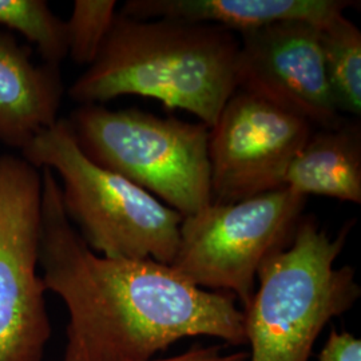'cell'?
Segmentation results:
<instances>
[{"mask_svg":"<svg viewBox=\"0 0 361 361\" xmlns=\"http://www.w3.org/2000/svg\"><path fill=\"white\" fill-rule=\"evenodd\" d=\"M39 267L68 310L62 361H146L186 337L246 344L237 298L190 284L154 259L104 257L67 219L55 174L42 169Z\"/></svg>","mask_w":361,"mask_h":361,"instance_id":"1","label":"cell"},{"mask_svg":"<svg viewBox=\"0 0 361 361\" xmlns=\"http://www.w3.org/2000/svg\"><path fill=\"white\" fill-rule=\"evenodd\" d=\"M238 50V35L222 27L116 13L102 50L68 97L80 106L123 95L154 98L210 129L237 90Z\"/></svg>","mask_w":361,"mask_h":361,"instance_id":"2","label":"cell"},{"mask_svg":"<svg viewBox=\"0 0 361 361\" xmlns=\"http://www.w3.org/2000/svg\"><path fill=\"white\" fill-rule=\"evenodd\" d=\"M353 224L331 237L302 217L292 244L261 264L258 289L243 310L247 361H310L325 325L356 304V271L335 268Z\"/></svg>","mask_w":361,"mask_h":361,"instance_id":"3","label":"cell"},{"mask_svg":"<svg viewBox=\"0 0 361 361\" xmlns=\"http://www.w3.org/2000/svg\"><path fill=\"white\" fill-rule=\"evenodd\" d=\"M32 166L61 178L66 216L99 256L170 265L180 244L183 217L154 195L92 162L67 119H58L22 152Z\"/></svg>","mask_w":361,"mask_h":361,"instance_id":"4","label":"cell"},{"mask_svg":"<svg viewBox=\"0 0 361 361\" xmlns=\"http://www.w3.org/2000/svg\"><path fill=\"white\" fill-rule=\"evenodd\" d=\"M82 152L190 217L212 204L209 129L137 109L85 104L67 119Z\"/></svg>","mask_w":361,"mask_h":361,"instance_id":"5","label":"cell"},{"mask_svg":"<svg viewBox=\"0 0 361 361\" xmlns=\"http://www.w3.org/2000/svg\"><path fill=\"white\" fill-rule=\"evenodd\" d=\"M307 198L280 188L185 217L170 267L194 286L226 292L245 308L261 264L292 244Z\"/></svg>","mask_w":361,"mask_h":361,"instance_id":"6","label":"cell"},{"mask_svg":"<svg viewBox=\"0 0 361 361\" xmlns=\"http://www.w3.org/2000/svg\"><path fill=\"white\" fill-rule=\"evenodd\" d=\"M42 173L0 155V361H43L51 336L38 274Z\"/></svg>","mask_w":361,"mask_h":361,"instance_id":"7","label":"cell"},{"mask_svg":"<svg viewBox=\"0 0 361 361\" xmlns=\"http://www.w3.org/2000/svg\"><path fill=\"white\" fill-rule=\"evenodd\" d=\"M313 129L276 104L234 91L209 129L212 204H234L283 188L286 169Z\"/></svg>","mask_w":361,"mask_h":361,"instance_id":"8","label":"cell"},{"mask_svg":"<svg viewBox=\"0 0 361 361\" xmlns=\"http://www.w3.org/2000/svg\"><path fill=\"white\" fill-rule=\"evenodd\" d=\"M235 75L237 90L276 104L313 128L345 123L326 77L319 27L286 22L240 34Z\"/></svg>","mask_w":361,"mask_h":361,"instance_id":"9","label":"cell"},{"mask_svg":"<svg viewBox=\"0 0 361 361\" xmlns=\"http://www.w3.org/2000/svg\"><path fill=\"white\" fill-rule=\"evenodd\" d=\"M353 0H129L121 13L140 20L176 19L213 25L240 35L286 22L322 27L348 8Z\"/></svg>","mask_w":361,"mask_h":361,"instance_id":"10","label":"cell"},{"mask_svg":"<svg viewBox=\"0 0 361 361\" xmlns=\"http://www.w3.org/2000/svg\"><path fill=\"white\" fill-rule=\"evenodd\" d=\"M63 95L59 67L35 65L28 50L0 31V142L22 153L58 122Z\"/></svg>","mask_w":361,"mask_h":361,"instance_id":"11","label":"cell"},{"mask_svg":"<svg viewBox=\"0 0 361 361\" xmlns=\"http://www.w3.org/2000/svg\"><path fill=\"white\" fill-rule=\"evenodd\" d=\"M283 188L305 198L316 194L360 204V125L312 133L286 169Z\"/></svg>","mask_w":361,"mask_h":361,"instance_id":"12","label":"cell"},{"mask_svg":"<svg viewBox=\"0 0 361 361\" xmlns=\"http://www.w3.org/2000/svg\"><path fill=\"white\" fill-rule=\"evenodd\" d=\"M324 65L340 113L360 116L361 32L345 15L320 28Z\"/></svg>","mask_w":361,"mask_h":361,"instance_id":"13","label":"cell"},{"mask_svg":"<svg viewBox=\"0 0 361 361\" xmlns=\"http://www.w3.org/2000/svg\"><path fill=\"white\" fill-rule=\"evenodd\" d=\"M0 26L34 43L47 65L59 67L68 55L66 22L44 0H0Z\"/></svg>","mask_w":361,"mask_h":361,"instance_id":"14","label":"cell"},{"mask_svg":"<svg viewBox=\"0 0 361 361\" xmlns=\"http://www.w3.org/2000/svg\"><path fill=\"white\" fill-rule=\"evenodd\" d=\"M116 0H75L66 22L67 49L73 62L89 66L102 50L116 20Z\"/></svg>","mask_w":361,"mask_h":361,"instance_id":"15","label":"cell"},{"mask_svg":"<svg viewBox=\"0 0 361 361\" xmlns=\"http://www.w3.org/2000/svg\"><path fill=\"white\" fill-rule=\"evenodd\" d=\"M316 361H361V340L334 328Z\"/></svg>","mask_w":361,"mask_h":361,"instance_id":"16","label":"cell"},{"mask_svg":"<svg viewBox=\"0 0 361 361\" xmlns=\"http://www.w3.org/2000/svg\"><path fill=\"white\" fill-rule=\"evenodd\" d=\"M249 355L245 350L224 352L222 345H193L180 355L169 359H150L146 361H247Z\"/></svg>","mask_w":361,"mask_h":361,"instance_id":"17","label":"cell"}]
</instances>
